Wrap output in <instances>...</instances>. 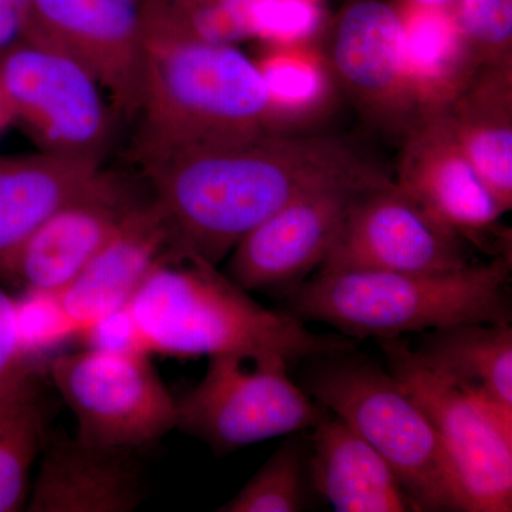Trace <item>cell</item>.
Wrapping results in <instances>:
<instances>
[{
    "label": "cell",
    "mask_w": 512,
    "mask_h": 512,
    "mask_svg": "<svg viewBox=\"0 0 512 512\" xmlns=\"http://www.w3.org/2000/svg\"><path fill=\"white\" fill-rule=\"evenodd\" d=\"M478 63H512V0H458L454 12Z\"/></svg>",
    "instance_id": "cell-26"
},
{
    "label": "cell",
    "mask_w": 512,
    "mask_h": 512,
    "mask_svg": "<svg viewBox=\"0 0 512 512\" xmlns=\"http://www.w3.org/2000/svg\"><path fill=\"white\" fill-rule=\"evenodd\" d=\"M303 508L302 450L295 441H288L217 511L296 512Z\"/></svg>",
    "instance_id": "cell-25"
},
{
    "label": "cell",
    "mask_w": 512,
    "mask_h": 512,
    "mask_svg": "<svg viewBox=\"0 0 512 512\" xmlns=\"http://www.w3.org/2000/svg\"><path fill=\"white\" fill-rule=\"evenodd\" d=\"M282 359L208 357L197 386L177 400V429L217 453L315 429L328 416L288 376Z\"/></svg>",
    "instance_id": "cell-8"
},
{
    "label": "cell",
    "mask_w": 512,
    "mask_h": 512,
    "mask_svg": "<svg viewBox=\"0 0 512 512\" xmlns=\"http://www.w3.org/2000/svg\"><path fill=\"white\" fill-rule=\"evenodd\" d=\"M454 0H412L410 8L447 9Z\"/></svg>",
    "instance_id": "cell-31"
},
{
    "label": "cell",
    "mask_w": 512,
    "mask_h": 512,
    "mask_svg": "<svg viewBox=\"0 0 512 512\" xmlns=\"http://www.w3.org/2000/svg\"><path fill=\"white\" fill-rule=\"evenodd\" d=\"M45 446V414L37 386L0 400V512L28 503L33 464Z\"/></svg>",
    "instance_id": "cell-24"
},
{
    "label": "cell",
    "mask_w": 512,
    "mask_h": 512,
    "mask_svg": "<svg viewBox=\"0 0 512 512\" xmlns=\"http://www.w3.org/2000/svg\"><path fill=\"white\" fill-rule=\"evenodd\" d=\"M400 16L404 67L417 119L444 113L481 64L454 12L410 8Z\"/></svg>",
    "instance_id": "cell-21"
},
{
    "label": "cell",
    "mask_w": 512,
    "mask_h": 512,
    "mask_svg": "<svg viewBox=\"0 0 512 512\" xmlns=\"http://www.w3.org/2000/svg\"><path fill=\"white\" fill-rule=\"evenodd\" d=\"M146 0H29L20 39L60 50L99 80L133 120L143 93Z\"/></svg>",
    "instance_id": "cell-10"
},
{
    "label": "cell",
    "mask_w": 512,
    "mask_h": 512,
    "mask_svg": "<svg viewBox=\"0 0 512 512\" xmlns=\"http://www.w3.org/2000/svg\"><path fill=\"white\" fill-rule=\"evenodd\" d=\"M362 192L325 188L291 202L235 245L225 274L247 292L292 291L323 264Z\"/></svg>",
    "instance_id": "cell-15"
},
{
    "label": "cell",
    "mask_w": 512,
    "mask_h": 512,
    "mask_svg": "<svg viewBox=\"0 0 512 512\" xmlns=\"http://www.w3.org/2000/svg\"><path fill=\"white\" fill-rule=\"evenodd\" d=\"M467 242L441 227L396 183L357 195L318 274H444L467 268Z\"/></svg>",
    "instance_id": "cell-12"
},
{
    "label": "cell",
    "mask_w": 512,
    "mask_h": 512,
    "mask_svg": "<svg viewBox=\"0 0 512 512\" xmlns=\"http://www.w3.org/2000/svg\"><path fill=\"white\" fill-rule=\"evenodd\" d=\"M29 0H0V53L22 37Z\"/></svg>",
    "instance_id": "cell-29"
},
{
    "label": "cell",
    "mask_w": 512,
    "mask_h": 512,
    "mask_svg": "<svg viewBox=\"0 0 512 512\" xmlns=\"http://www.w3.org/2000/svg\"><path fill=\"white\" fill-rule=\"evenodd\" d=\"M254 60L278 133H299L335 106V76L325 52L313 42L264 43Z\"/></svg>",
    "instance_id": "cell-23"
},
{
    "label": "cell",
    "mask_w": 512,
    "mask_h": 512,
    "mask_svg": "<svg viewBox=\"0 0 512 512\" xmlns=\"http://www.w3.org/2000/svg\"><path fill=\"white\" fill-rule=\"evenodd\" d=\"M10 124H13L12 113H10L5 96H3L2 90H0V133L5 131Z\"/></svg>",
    "instance_id": "cell-30"
},
{
    "label": "cell",
    "mask_w": 512,
    "mask_h": 512,
    "mask_svg": "<svg viewBox=\"0 0 512 512\" xmlns=\"http://www.w3.org/2000/svg\"><path fill=\"white\" fill-rule=\"evenodd\" d=\"M320 10L312 0H264L254 13V37L264 43L313 42Z\"/></svg>",
    "instance_id": "cell-28"
},
{
    "label": "cell",
    "mask_w": 512,
    "mask_h": 512,
    "mask_svg": "<svg viewBox=\"0 0 512 512\" xmlns=\"http://www.w3.org/2000/svg\"><path fill=\"white\" fill-rule=\"evenodd\" d=\"M390 373L429 417L466 512L512 510V412L467 393L420 362L402 339L380 340Z\"/></svg>",
    "instance_id": "cell-7"
},
{
    "label": "cell",
    "mask_w": 512,
    "mask_h": 512,
    "mask_svg": "<svg viewBox=\"0 0 512 512\" xmlns=\"http://www.w3.org/2000/svg\"><path fill=\"white\" fill-rule=\"evenodd\" d=\"M325 55L360 116L383 133L403 137L417 114L404 67L400 12L377 0L355 3L340 16Z\"/></svg>",
    "instance_id": "cell-13"
},
{
    "label": "cell",
    "mask_w": 512,
    "mask_h": 512,
    "mask_svg": "<svg viewBox=\"0 0 512 512\" xmlns=\"http://www.w3.org/2000/svg\"><path fill=\"white\" fill-rule=\"evenodd\" d=\"M37 386L23 336L18 303L0 286V400Z\"/></svg>",
    "instance_id": "cell-27"
},
{
    "label": "cell",
    "mask_w": 512,
    "mask_h": 512,
    "mask_svg": "<svg viewBox=\"0 0 512 512\" xmlns=\"http://www.w3.org/2000/svg\"><path fill=\"white\" fill-rule=\"evenodd\" d=\"M413 352L467 393L512 412L510 323H461L430 330Z\"/></svg>",
    "instance_id": "cell-22"
},
{
    "label": "cell",
    "mask_w": 512,
    "mask_h": 512,
    "mask_svg": "<svg viewBox=\"0 0 512 512\" xmlns=\"http://www.w3.org/2000/svg\"><path fill=\"white\" fill-rule=\"evenodd\" d=\"M306 384L316 403L384 458L417 511L466 512L439 434L392 373L360 360H332Z\"/></svg>",
    "instance_id": "cell-5"
},
{
    "label": "cell",
    "mask_w": 512,
    "mask_h": 512,
    "mask_svg": "<svg viewBox=\"0 0 512 512\" xmlns=\"http://www.w3.org/2000/svg\"><path fill=\"white\" fill-rule=\"evenodd\" d=\"M510 274L511 254L444 274L323 272L288 292L286 313L379 342L461 323H510Z\"/></svg>",
    "instance_id": "cell-4"
},
{
    "label": "cell",
    "mask_w": 512,
    "mask_h": 512,
    "mask_svg": "<svg viewBox=\"0 0 512 512\" xmlns=\"http://www.w3.org/2000/svg\"><path fill=\"white\" fill-rule=\"evenodd\" d=\"M140 467L131 450L57 439L43 451L30 512H130L143 503Z\"/></svg>",
    "instance_id": "cell-17"
},
{
    "label": "cell",
    "mask_w": 512,
    "mask_h": 512,
    "mask_svg": "<svg viewBox=\"0 0 512 512\" xmlns=\"http://www.w3.org/2000/svg\"><path fill=\"white\" fill-rule=\"evenodd\" d=\"M103 165L37 151L0 157V274L40 225L99 178Z\"/></svg>",
    "instance_id": "cell-20"
},
{
    "label": "cell",
    "mask_w": 512,
    "mask_h": 512,
    "mask_svg": "<svg viewBox=\"0 0 512 512\" xmlns=\"http://www.w3.org/2000/svg\"><path fill=\"white\" fill-rule=\"evenodd\" d=\"M128 156L141 173L275 131L254 60L235 45L146 37L143 93Z\"/></svg>",
    "instance_id": "cell-2"
},
{
    "label": "cell",
    "mask_w": 512,
    "mask_h": 512,
    "mask_svg": "<svg viewBox=\"0 0 512 512\" xmlns=\"http://www.w3.org/2000/svg\"><path fill=\"white\" fill-rule=\"evenodd\" d=\"M397 187L441 227L494 256L511 254L505 214L443 114L420 117L402 137Z\"/></svg>",
    "instance_id": "cell-11"
},
{
    "label": "cell",
    "mask_w": 512,
    "mask_h": 512,
    "mask_svg": "<svg viewBox=\"0 0 512 512\" xmlns=\"http://www.w3.org/2000/svg\"><path fill=\"white\" fill-rule=\"evenodd\" d=\"M0 90L13 123L39 151L103 165L117 113L84 64L53 47L19 39L0 53Z\"/></svg>",
    "instance_id": "cell-6"
},
{
    "label": "cell",
    "mask_w": 512,
    "mask_h": 512,
    "mask_svg": "<svg viewBox=\"0 0 512 512\" xmlns=\"http://www.w3.org/2000/svg\"><path fill=\"white\" fill-rule=\"evenodd\" d=\"M163 215L168 251L218 266L249 231L311 192L375 190L393 178L348 141L269 133L144 171Z\"/></svg>",
    "instance_id": "cell-1"
},
{
    "label": "cell",
    "mask_w": 512,
    "mask_h": 512,
    "mask_svg": "<svg viewBox=\"0 0 512 512\" xmlns=\"http://www.w3.org/2000/svg\"><path fill=\"white\" fill-rule=\"evenodd\" d=\"M167 249L163 215L151 197L144 198L83 271L53 298L59 312L79 330H92L120 316Z\"/></svg>",
    "instance_id": "cell-16"
},
{
    "label": "cell",
    "mask_w": 512,
    "mask_h": 512,
    "mask_svg": "<svg viewBox=\"0 0 512 512\" xmlns=\"http://www.w3.org/2000/svg\"><path fill=\"white\" fill-rule=\"evenodd\" d=\"M49 373L82 443L133 451L177 429V400L143 350L93 346L57 356Z\"/></svg>",
    "instance_id": "cell-9"
},
{
    "label": "cell",
    "mask_w": 512,
    "mask_h": 512,
    "mask_svg": "<svg viewBox=\"0 0 512 512\" xmlns=\"http://www.w3.org/2000/svg\"><path fill=\"white\" fill-rule=\"evenodd\" d=\"M143 200L126 177L101 171L86 191L67 202L23 242L0 279L33 295L55 298Z\"/></svg>",
    "instance_id": "cell-14"
},
{
    "label": "cell",
    "mask_w": 512,
    "mask_h": 512,
    "mask_svg": "<svg viewBox=\"0 0 512 512\" xmlns=\"http://www.w3.org/2000/svg\"><path fill=\"white\" fill-rule=\"evenodd\" d=\"M138 348L177 359L241 355L254 360L343 355L345 338L265 309L218 266L165 251L126 309Z\"/></svg>",
    "instance_id": "cell-3"
},
{
    "label": "cell",
    "mask_w": 512,
    "mask_h": 512,
    "mask_svg": "<svg viewBox=\"0 0 512 512\" xmlns=\"http://www.w3.org/2000/svg\"><path fill=\"white\" fill-rule=\"evenodd\" d=\"M505 212L512 208V63L483 64L441 113Z\"/></svg>",
    "instance_id": "cell-19"
},
{
    "label": "cell",
    "mask_w": 512,
    "mask_h": 512,
    "mask_svg": "<svg viewBox=\"0 0 512 512\" xmlns=\"http://www.w3.org/2000/svg\"><path fill=\"white\" fill-rule=\"evenodd\" d=\"M312 450L313 485L333 510L417 511L389 464L339 417L315 427Z\"/></svg>",
    "instance_id": "cell-18"
}]
</instances>
